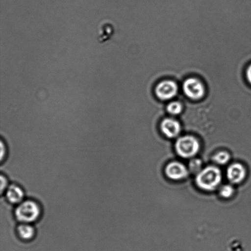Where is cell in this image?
Returning a JSON list of instances; mask_svg holds the SVG:
<instances>
[{
    "label": "cell",
    "mask_w": 251,
    "mask_h": 251,
    "mask_svg": "<svg viewBox=\"0 0 251 251\" xmlns=\"http://www.w3.org/2000/svg\"><path fill=\"white\" fill-rule=\"evenodd\" d=\"M14 215L20 223L32 224L40 219L42 208L38 201L27 199L17 205Z\"/></svg>",
    "instance_id": "cell-1"
},
{
    "label": "cell",
    "mask_w": 251,
    "mask_h": 251,
    "mask_svg": "<svg viewBox=\"0 0 251 251\" xmlns=\"http://www.w3.org/2000/svg\"><path fill=\"white\" fill-rule=\"evenodd\" d=\"M222 179L220 170L215 166H209L201 171L196 177L199 188L205 191H213L217 188Z\"/></svg>",
    "instance_id": "cell-2"
},
{
    "label": "cell",
    "mask_w": 251,
    "mask_h": 251,
    "mask_svg": "<svg viewBox=\"0 0 251 251\" xmlns=\"http://www.w3.org/2000/svg\"><path fill=\"white\" fill-rule=\"evenodd\" d=\"M176 149L179 156L183 158H189L198 153L200 149V144L195 137L186 135L177 140Z\"/></svg>",
    "instance_id": "cell-3"
},
{
    "label": "cell",
    "mask_w": 251,
    "mask_h": 251,
    "mask_svg": "<svg viewBox=\"0 0 251 251\" xmlns=\"http://www.w3.org/2000/svg\"><path fill=\"white\" fill-rule=\"evenodd\" d=\"M183 90L187 97L193 100L201 99L205 93L203 83L195 78H188L184 82Z\"/></svg>",
    "instance_id": "cell-4"
},
{
    "label": "cell",
    "mask_w": 251,
    "mask_h": 251,
    "mask_svg": "<svg viewBox=\"0 0 251 251\" xmlns=\"http://www.w3.org/2000/svg\"><path fill=\"white\" fill-rule=\"evenodd\" d=\"M178 86L171 80H164L159 83L156 88L157 97L162 100H169L176 97Z\"/></svg>",
    "instance_id": "cell-5"
},
{
    "label": "cell",
    "mask_w": 251,
    "mask_h": 251,
    "mask_svg": "<svg viewBox=\"0 0 251 251\" xmlns=\"http://www.w3.org/2000/svg\"><path fill=\"white\" fill-rule=\"evenodd\" d=\"M166 176L174 180H179L186 178L188 175V169L179 162H172L166 168Z\"/></svg>",
    "instance_id": "cell-6"
},
{
    "label": "cell",
    "mask_w": 251,
    "mask_h": 251,
    "mask_svg": "<svg viewBox=\"0 0 251 251\" xmlns=\"http://www.w3.org/2000/svg\"><path fill=\"white\" fill-rule=\"evenodd\" d=\"M7 201L12 205H18L25 199L24 189L19 184H11L4 193Z\"/></svg>",
    "instance_id": "cell-7"
},
{
    "label": "cell",
    "mask_w": 251,
    "mask_h": 251,
    "mask_svg": "<svg viewBox=\"0 0 251 251\" xmlns=\"http://www.w3.org/2000/svg\"><path fill=\"white\" fill-rule=\"evenodd\" d=\"M246 169L242 164L235 163L228 167L227 176L231 183L238 184L244 180L246 177Z\"/></svg>",
    "instance_id": "cell-8"
},
{
    "label": "cell",
    "mask_w": 251,
    "mask_h": 251,
    "mask_svg": "<svg viewBox=\"0 0 251 251\" xmlns=\"http://www.w3.org/2000/svg\"><path fill=\"white\" fill-rule=\"evenodd\" d=\"M162 132L169 138L176 137L181 131V126L178 122L172 119H166L161 123Z\"/></svg>",
    "instance_id": "cell-9"
},
{
    "label": "cell",
    "mask_w": 251,
    "mask_h": 251,
    "mask_svg": "<svg viewBox=\"0 0 251 251\" xmlns=\"http://www.w3.org/2000/svg\"><path fill=\"white\" fill-rule=\"evenodd\" d=\"M17 234L20 239L25 242L33 240L36 236L35 228L31 224L21 223L17 226Z\"/></svg>",
    "instance_id": "cell-10"
},
{
    "label": "cell",
    "mask_w": 251,
    "mask_h": 251,
    "mask_svg": "<svg viewBox=\"0 0 251 251\" xmlns=\"http://www.w3.org/2000/svg\"><path fill=\"white\" fill-rule=\"evenodd\" d=\"M230 154L227 152L221 151L213 157V160L216 163L221 165L227 164L230 160Z\"/></svg>",
    "instance_id": "cell-11"
},
{
    "label": "cell",
    "mask_w": 251,
    "mask_h": 251,
    "mask_svg": "<svg viewBox=\"0 0 251 251\" xmlns=\"http://www.w3.org/2000/svg\"><path fill=\"white\" fill-rule=\"evenodd\" d=\"M183 109L182 105L179 102H172L167 105V110L169 114L172 115H178L180 114Z\"/></svg>",
    "instance_id": "cell-12"
},
{
    "label": "cell",
    "mask_w": 251,
    "mask_h": 251,
    "mask_svg": "<svg viewBox=\"0 0 251 251\" xmlns=\"http://www.w3.org/2000/svg\"><path fill=\"white\" fill-rule=\"evenodd\" d=\"M233 193H234V189L232 186L228 185V184L223 186L220 190L221 196L225 198H230L233 195Z\"/></svg>",
    "instance_id": "cell-13"
},
{
    "label": "cell",
    "mask_w": 251,
    "mask_h": 251,
    "mask_svg": "<svg viewBox=\"0 0 251 251\" xmlns=\"http://www.w3.org/2000/svg\"><path fill=\"white\" fill-rule=\"evenodd\" d=\"M201 167V161L200 159H196L193 160L189 163V169L192 173H199Z\"/></svg>",
    "instance_id": "cell-14"
},
{
    "label": "cell",
    "mask_w": 251,
    "mask_h": 251,
    "mask_svg": "<svg viewBox=\"0 0 251 251\" xmlns=\"http://www.w3.org/2000/svg\"><path fill=\"white\" fill-rule=\"evenodd\" d=\"M0 179H1V188H0L1 189H0V191H1V194L2 195V194L5 193V192H6L7 189L8 188L10 184H9V181L7 177L4 176L3 174L1 175Z\"/></svg>",
    "instance_id": "cell-15"
},
{
    "label": "cell",
    "mask_w": 251,
    "mask_h": 251,
    "mask_svg": "<svg viewBox=\"0 0 251 251\" xmlns=\"http://www.w3.org/2000/svg\"><path fill=\"white\" fill-rule=\"evenodd\" d=\"M1 155H0V162L1 163L4 162L6 159L7 154V150L6 144L3 142V140H1Z\"/></svg>",
    "instance_id": "cell-16"
},
{
    "label": "cell",
    "mask_w": 251,
    "mask_h": 251,
    "mask_svg": "<svg viewBox=\"0 0 251 251\" xmlns=\"http://www.w3.org/2000/svg\"><path fill=\"white\" fill-rule=\"evenodd\" d=\"M247 76L248 81H249L250 83L251 84V65H250L249 66V68H248L247 71Z\"/></svg>",
    "instance_id": "cell-17"
}]
</instances>
